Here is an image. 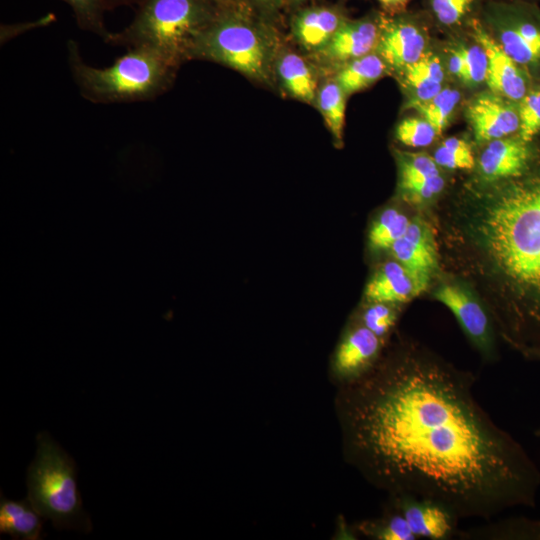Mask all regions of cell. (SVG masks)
I'll return each instance as SVG.
<instances>
[{"label":"cell","instance_id":"34","mask_svg":"<svg viewBox=\"0 0 540 540\" xmlns=\"http://www.w3.org/2000/svg\"><path fill=\"white\" fill-rule=\"evenodd\" d=\"M244 2L256 13L272 21L290 5V0H244Z\"/></svg>","mask_w":540,"mask_h":540},{"label":"cell","instance_id":"22","mask_svg":"<svg viewBox=\"0 0 540 540\" xmlns=\"http://www.w3.org/2000/svg\"><path fill=\"white\" fill-rule=\"evenodd\" d=\"M387 68L386 63L374 51L341 65L334 80L349 95L377 82Z\"/></svg>","mask_w":540,"mask_h":540},{"label":"cell","instance_id":"15","mask_svg":"<svg viewBox=\"0 0 540 540\" xmlns=\"http://www.w3.org/2000/svg\"><path fill=\"white\" fill-rule=\"evenodd\" d=\"M398 187L401 195L412 203H424L435 198L444 188L433 157L424 153L397 152Z\"/></svg>","mask_w":540,"mask_h":540},{"label":"cell","instance_id":"27","mask_svg":"<svg viewBox=\"0 0 540 540\" xmlns=\"http://www.w3.org/2000/svg\"><path fill=\"white\" fill-rule=\"evenodd\" d=\"M460 101V93L453 88H442L432 98L425 101L412 100L411 106L416 108L440 135L448 124Z\"/></svg>","mask_w":540,"mask_h":540},{"label":"cell","instance_id":"18","mask_svg":"<svg viewBox=\"0 0 540 540\" xmlns=\"http://www.w3.org/2000/svg\"><path fill=\"white\" fill-rule=\"evenodd\" d=\"M529 157L527 142L521 137L492 140L480 156V174L487 181L516 178L525 170Z\"/></svg>","mask_w":540,"mask_h":540},{"label":"cell","instance_id":"1","mask_svg":"<svg viewBox=\"0 0 540 540\" xmlns=\"http://www.w3.org/2000/svg\"><path fill=\"white\" fill-rule=\"evenodd\" d=\"M474 385L472 373L415 342L382 352L336 388L344 460L388 497L436 503L457 521L533 507L540 472Z\"/></svg>","mask_w":540,"mask_h":540},{"label":"cell","instance_id":"4","mask_svg":"<svg viewBox=\"0 0 540 540\" xmlns=\"http://www.w3.org/2000/svg\"><path fill=\"white\" fill-rule=\"evenodd\" d=\"M272 22L248 6L220 8L199 38L193 59L212 61L267 82L277 55Z\"/></svg>","mask_w":540,"mask_h":540},{"label":"cell","instance_id":"7","mask_svg":"<svg viewBox=\"0 0 540 540\" xmlns=\"http://www.w3.org/2000/svg\"><path fill=\"white\" fill-rule=\"evenodd\" d=\"M433 296L455 316L464 334L487 362L496 359L492 318L471 288L460 281L441 283Z\"/></svg>","mask_w":540,"mask_h":540},{"label":"cell","instance_id":"21","mask_svg":"<svg viewBox=\"0 0 540 540\" xmlns=\"http://www.w3.org/2000/svg\"><path fill=\"white\" fill-rule=\"evenodd\" d=\"M402 80L414 94V101H425L442 90L444 69L441 60L426 52L419 60L402 71Z\"/></svg>","mask_w":540,"mask_h":540},{"label":"cell","instance_id":"12","mask_svg":"<svg viewBox=\"0 0 540 540\" xmlns=\"http://www.w3.org/2000/svg\"><path fill=\"white\" fill-rule=\"evenodd\" d=\"M394 260L401 263L424 286L428 287L438 269V251L430 225L415 217L402 238L389 249Z\"/></svg>","mask_w":540,"mask_h":540},{"label":"cell","instance_id":"30","mask_svg":"<svg viewBox=\"0 0 540 540\" xmlns=\"http://www.w3.org/2000/svg\"><path fill=\"white\" fill-rule=\"evenodd\" d=\"M433 159L438 166L452 170L471 169L475 163L470 145L458 137L445 139L435 150Z\"/></svg>","mask_w":540,"mask_h":540},{"label":"cell","instance_id":"36","mask_svg":"<svg viewBox=\"0 0 540 540\" xmlns=\"http://www.w3.org/2000/svg\"><path fill=\"white\" fill-rule=\"evenodd\" d=\"M383 9V12L388 15H395L407 10L408 5L412 0H377Z\"/></svg>","mask_w":540,"mask_h":540},{"label":"cell","instance_id":"13","mask_svg":"<svg viewBox=\"0 0 540 540\" xmlns=\"http://www.w3.org/2000/svg\"><path fill=\"white\" fill-rule=\"evenodd\" d=\"M339 5H312L297 7L290 18L293 39L307 52L317 54L347 20Z\"/></svg>","mask_w":540,"mask_h":540},{"label":"cell","instance_id":"23","mask_svg":"<svg viewBox=\"0 0 540 540\" xmlns=\"http://www.w3.org/2000/svg\"><path fill=\"white\" fill-rule=\"evenodd\" d=\"M347 94L332 79L323 83L317 91L315 102L334 140L342 143L345 124Z\"/></svg>","mask_w":540,"mask_h":540},{"label":"cell","instance_id":"40","mask_svg":"<svg viewBox=\"0 0 540 540\" xmlns=\"http://www.w3.org/2000/svg\"><path fill=\"white\" fill-rule=\"evenodd\" d=\"M535 358H539V359H540V354H538Z\"/></svg>","mask_w":540,"mask_h":540},{"label":"cell","instance_id":"24","mask_svg":"<svg viewBox=\"0 0 540 540\" xmlns=\"http://www.w3.org/2000/svg\"><path fill=\"white\" fill-rule=\"evenodd\" d=\"M411 219L396 208L384 209L372 223L369 246L375 251L389 250L406 233Z\"/></svg>","mask_w":540,"mask_h":540},{"label":"cell","instance_id":"11","mask_svg":"<svg viewBox=\"0 0 540 540\" xmlns=\"http://www.w3.org/2000/svg\"><path fill=\"white\" fill-rule=\"evenodd\" d=\"M382 12L347 19L318 55L324 64L343 65L376 50Z\"/></svg>","mask_w":540,"mask_h":540},{"label":"cell","instance_id":"32","mask_svg":"<svg viewBox=\"0 0 540 540\" xmlns=\"http://www.w3.org/2000/svg\"><path fill=\"white\" fill-rule=\"evenodd\" d=\"M518 115L520 137L529 142L540 131V90L525 94L520 100Z\"/></svg>","mask_w":540,"mask_h":540},{"label":"cell","instance_id":"17","mask_svg":"<svg viewBox=\"0 0 540 540\" xmlns=\"http://www.w3.org/2000/svg\"><path fill=\"white\" fill-rule=\"evenodd\" d=\"M426 288L401 263L391 260L380 266L369 279L365 297L368 302L396 305L409 302Z\"/></svg>","mask_w":540,"mask_h":540},{"label":"cell","instance_id":"29","mask_svg":"<svg viewBox=\"0 0 540 540\" xmlns=\"http://www.w3.org/2000/svg\"><path fill=\"white\" fill-rule=\"evenodd\" d=\"M398 318L395 305L369 302L357 319L384 342L387 341Z\"/></svg>","mask_w":540,"mask_h":540},{"label":"cell","instance_id":"14","mask_svg":"<svg viewBox=\"0 0 540 540\" xmlns=\"http://www.w3.org/2000/svg\"><path fill=\"white\" fill-rule=\"evenodd\" d=\"M494 92L476 96L467 107V118L475 138L490 142L508 137L519 129L518 109Z\"/></svg>","mask_w":540,"mask_h":540},{"label":"cell","instance_id":"16","mask_svg":"<svg viewBox=\"0 0 540 540\" xmlns=\"http://www.w3.org/2000/svg\"><path fill=\"white\" fill-rule=\"evenodd\" d=\"M388 506L404 516L417 539H447L455 531L457 519L436 503L409 497H388Z\"/></svg>","mask_w":540,"mask_h":540},{"label":"cell","instance_id":"8","mask_svg":"<svg viewBox=\"0 0 540 540\" xmlns=\"http://www.w3.org/2000/svg\"><path fill=\"white\" fill-rule=\"evenodd\" d=\"M427 32L422 18L407 10L388 15L382 12L375 52L387 67L402 71L426 53Z\"/></svg>","mask_w":540,"mask_h":540},{"label":"cell","instance_id":"20","mask_svg":"<svg viewBox=\"0 0 540 540\" xmlns=\"http://www.w3.org/2000/svg\"><path fill=\"white\" fill-rule=\"evenodd\" d=\"M42 516L28 498L21 501L7 499L1 492L0 533L12 539L39 540L43 538Z\"/></svg>","mask_w":540,"mask_h":540},{"label":"cell","instance_id":"41","mask_svg":"<svg viewBox=\"0 0 540 540\" xmlns=\"http://www.w3.org/2000/svg\"><path fill=\"white\" fill-rule=\"evenodd\" d=\"M538 435L540 436V431H538Z\"/></svg>","mask_w":540,"mask_h":540},{"label":"cell","instance_id":"10","mask_svg":"<svg viewBox=\"0 0 540 540\" xmlns=\"http://www.w3.org/2000/svg\"><path fill=\"white\" fill-rule=\"evenodd\" d=\"M472 37L485 51L488 60L486 82L490 90L512 101L527 93L526 80L518 64L487 31L480 18L469 24Z\"/></svg>","mask_w":540,"mask_h":540},{"label":"cell","instance_id":"2","mask_svg":"<svg viewBox=\"0 0 540 540\" xmlns=\"http://www.w3.org/2000/svg\"><path fill=\"white\" fill-rule=\"evenodd\" d=\"M460 231L480 272L505 295L494 311L504 339L540 353V175L481 196L461 214Z\"/></svg>","mask_w":540,"mask_h":540},{"label":"cell","instance_id":"25","mask_svg":"<svg viewBox=\"0 0 540 540\" xmlns=\"http://www.w3.org/2000/svg\"><path fill=\"white\" fill-rule=\"evenodd\" d=\"M429 15L441 27L458 28L478 18L482 0H425Z\"/></svg>","mask_w":540,"mask_h":540},{"label":"cell","instance_id":"28","mask_svg":"<svg viewBox=\"0 0 540 540\" xmlns=\"http://www.w3.org/2000/svg\"><path fill=\"white\" fill-rule=\"evenodd\" d=\"M68 4L75 15L78 26L92 32L107 42L111 32L104 23V11L108 7L106 0H62Z\"/></svg>","mask_w":540,"mask_h":540},{"label":"cell","instance_id":"31","mask_svg":"<svg viewBox=\"0 0 540 540\" xmlns=\"http://www.w3.org/2000/svg\"><path fill=\"white\" fill-rule=\"evenodd\" d=\"M396 138L402 144L420 148L433 143L439 135L437 130L423 117H410L402 120L395 131Z\"/></svg>","mask_w":540,"mask_h":540},{"label":"cell","instance_id":"26","mask_svg":"<svg viewBox=\"0 0 540 540\" xmlns=\"http://www.w3.org/2000/svg\"><path fill=\"white\" fill-rule=\"evenodd\" d=\"M360 534L377 540H416L404 516L388 506L380 517L364 520L354 528Z\"/></svg>","mask_w":540,"mask_h":540},{"label":"cell","instance_id":"33","mask_svg":"<svg viewBox=\"0 0 540 540\" xmlns=\"http://www.w3.org/2000/svg\"><path fill=\"white\" fill-rule=\"evenodd\" d=\"M465 68L463 82L477 85L486 81L488 60L484 49L477 43L470 47H459Z\"/></svg>","mask_w":540,"mask_h":540},{"label":"cell","instance_id":"6","mask_svg":"<svg viewBox=\"0 0 540 540\" xmlns=\"http://www.w3.org/2000/svg\"><path fill=\"white\" fill-rule=\"evenodd\" d=\"M36 440V456L27 469L28 500L54 528L91 532L77 486L76 463L47 432L39 433Z\"/></svg>","mask_w":540,"mask_h":540},{"label":"cell","instance_id":"39","mask_svg":"<svg viewBox=\"0 0 540 540\" xmlns=\"http://www.w3.org/2000/svg\"><path fill=\"white\" fill-rule=\"evenodd\" d=\"M309 0H290V5L289 7L291 8H297V7H300L301 4L307 2Z\"/></svg>","mask_w":540,"mask_h":540},{"label":"cell","instance_id":"3","mask_svg":"<svg viewBox=\"0 0 540 540\" xmlns=\"http://www.w3.org/2000/svg\"><path fill=\"white\" fill-rule=\"evenodd\" d=\"M68 63L81 95L93 103L147 101L173 83L179 65L147 47L129 48L107 67L85 63L74 41L68 42Z\"/></svg>","mask_w":540,"mask_h":540},{"label":"cell","instance_id":"37","mask_svg":"<svg viewBox=\"0 0 540 540\" xmlns=\"http://www.w3.org/2000/svg\"><path fill=\"white\" fill-rule=\"evenodd\" d=\"M215 3L220 8L228 7H237V6H248L244 0H210ZM249 7V6H248Z\"/></svg>","mask_w":540,"mask_h":540},{"label":"cell","instance_id":"5","mask_svg":"<svg viewBox=\"0 0 540 540\" xmlns=\"http://www.w3.org/2000/svg\"><path fill=\"white\" fill-rule=\"evenodd\" d=\"M220 7L210 0H141L135 17L107 43L153 49L177 65L192 60Z\"/></svg>","mask_w":540,"mask_h":540},{"label":"cell","instance_id":"38","mask_svg":"<svg viewBox=\"0 0 540 540\" xmlns=\"http://www.w3.org/2000/svg\"><path fill=\"white\" fill-rule=\"evenodd\" d=\"M140 1L141 0H106L107 6H109V5L117 6V5H121V4H129V3H132V2H140Z\"/></svg>","mask_w":540,"mask_h":540},{"label":"cell","instance_id":"19","mask_svg":"<svg viewBox=\"0 0 540 540\" xmlns=\"http://www.w3.org/2000/svg\"><path fill=\"white\" fill-rule=\"evenodd\" d=\"M274 71L289 96L305 103L315 102L317 74L305 58L293 51L283 50L275 57Z\"/></svg>","mask_w":540,"mask_h":540},{"label":"cell","instance_id":"9","mask_svg":"<svg viewBox=\"0 0 540 540\" xmlns=\"http://www.w3.org/2000/svg\"><path fill=\"white\" fill-rule=\"evenodd\" d=\"M386 342L358 320L347 327L329 365V379L336 388L367 373L380 358Z\"/></svg>","mask_w":540,"mask_h":540},{"label":"cell","instance_id":"35","mask_svg":"<svg viewBox=\"0 0 540 540\" xmlns=\"http://www.w3.org/2000/svg\"><path fill=\"white\" fill-rule=\"evenodd\" d=\"M449 70L451 73L463 81L465 68L462 54L459 48L453 49L449 58Z\"/></svg>","mask_w":540,"mask_h":540}]
</instances>
